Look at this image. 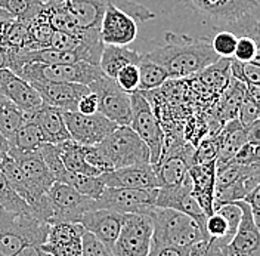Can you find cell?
Segmentation results:
<instances>
[{
	"label": "cell",
	"mask_w": 260,
	"mask_h": 256,
	"mask_svg": "<svg viewBox=\"0 0 260 256\" xmlns=\"http://www.w3.org/2000/svg\"><path fill=\"white\" fill-rule=\"evenodd\" d=\"M166 43L161 48L146 52L145 55L154 63L161 65L170 79H183L201 73L220 58L213 52L210 37L192 39L185 34L166 33Z\"/></svg>",
	"instance_id": "obj_1"
},
{
	"label": "cell",
	"mask_w": 260,
	"mask_h": 256,
	"mask_svg": "<svg viewBox=\"0 0 260 256\" xmlns=\"http://www.w3.org/2000/svg\"><path fill=\"white\" fill-rule=\"evenodd\" d=\"M123 216V213L107 209H90L83 215L80 225L111 250L120 234Z\"/></svg>",
	"instance_id": "obj_21"
},
{
	"label": "cell",
	"mask_w": 260,
	"mask_h": 256,
	"mask_svg": "<svg viewBox=\"0 0 260 256\" xmlns=\"http://www.w3.org/2000/svg\"><path fill=\"white\" fill-rule=\"evenodd\" d=\"M241 209V222L225 247L216 256H260V230L256 225L247 203L237 202Z\"/></svg>",
	"instance_id": "obj_17"
},
{
	"label": "cell",
	"mask_w": 260,
	"mask_h": 256,
	"mask_svg": "<svg viewBox=\"0 0 260 256\" xmlns=\"http://www.w3.org/2000/svg\"><path fill=\"white\" fill-rule=\"evenodd\" d=\"M27 116L21 111L11 101L0 95V133L8 139L14 138L16 130L25 122Z\"/></svg>",
	"instance_id": "obj_33"
},
{
	"label": "cell",
	"mask_w": 260,
	"mask_h": 256,
	"mask_svg": "<svg viewBox=\"0 0 260 256\" xmlns=\"http://www.w3.org/2000/svg\"><path fill=\"white\" fill-rule=\"evenodd\" d=\"M257 187H260V163L247 166L232 185H229L223 191L214 194V205L241 202L247 194H250Z\"/></svg>",
	"instance_id": "obj_25"
},
{
	"label": "cell",
	"mask_w": 260,
	"mask_h": 256,
	"mask_svg": "<svg viewBox=\"0 0 260 256\" xmlns=\"http://www.w3.org/2000/svg\"><path fill=\"white\" fill-rule=\"evenodd\" d=\"M14 18L9 15L5 9H2L0 8V22H8V21H12Z\"/></svg>",
	"instance_id": "obj_60"
},
{
	"label": "cell",
	"mask_w": 260,
	"mask_h": 256,
	"mask_svg": "<svg viewBox=\"0 0 260 256\" xmlns=\"http://www.w3.org/2000/svg\"><path fill=\"white\" fill-rule=\"evenodd\" d=\"M219 136V153L216 157V166L225 164L226 161L234 159V156L241 150L244 144H247L245 129L240 125L237 119L228 122Z\"/></svg>",
	"instance_id": "obj_27"
},
{
	"label": "cell",
	"mask_w": 260,
	"mask_h": 256,
	"mask_svg": "<svg viewBox=\"0 0 260 256\" xmlns=\"http://www.w3.org/2000/svg\"><path fill=\"white\" fill-rule=\"evenodd\" d=\"M191 192H192V184H191V179L188 175L186 181L178 187H169V188L161 187V188H158L157 198H155V206L157 208L173 209V210L182 212L185 215H189L198 224L206 228L207 216L198 206L197 200L192 197Z\"/></svg>",
	"instance_id": "obj_19"
},
{
	"label": "cell",
	"mask_w": 260,
	"mask_h": 256,
	"mask_svg": "<svg viewBox=\"0 0 260 256\" xmlns=\"http://www.w3.org/2000/svg\"><path fill=\"white\" fill-rule=\"evenodd\" d=\"M114 80H115L117 86L121 91H124L129 95L138 92L139 91V70H138V65L130 64L123 67L117 73Z\"/></svg>",
	"instance_id": "obj_45"
},
{
	"label": "cell",
	"mask_w": 260,
	"mask_h": 256,
	"mask_svg": "<svg viewBox=\"0 0 260 256\" xmlns=\"http://www.w3.org/2000/svg\"><path fill=\"white\" fill-rule=\"evenodd\" d=\"M43 0H0V8L5 9L14 19L30 22L42 14Z\"/></svg>",
	"instance_id": "obj_34"
},
{
	"label": "cell",
	"mask_w": 260,
	"mask_h": 256,
	"mask_svg": "<svg viewBox=\"0 0 260 256\" xmlns=\"http://www.w3.org/2000/svg\"><path fill=\"white\" fill-rule=\"evenodd\" d=\"M148 256H194L192 246H151Z\"/></svg>",
	"instance_id": "obj_52"
},
{
	"label": "cell",
	"mask_w": 260,
	"mask_h": 256,
	"mask_svg": "<svg viewBox=\"0 0 260 256\" xmlns=\"http://www.w3.org/2000/svg\"><path fill=\"white\" fill-rule=\"evenodd\" d=\"M244 203L248 205V208L251 210V216L254 219V222L257 226H260V187L254 188L250 194H247L244 197V200H241Z\"/></svg>",
	"instance_id": "obj_53"
},
{
	"label": "cell",
	"mask_w": 260,
	"mask_h": 256,
	"mask_svg": "<svg viewBox=\"0 0 260 256\" xmlns=\"http://www.w3.org/2000/svg\"><path fill=\"white\" fill-rule=\"evenodd\" d=\"M155 190H129V188H110L105 187L96 200H93V209H107L117 213H138L149 215L155 206Z\"/></svg>",
	"instance_id": "obj_11"
},
{
	"label": "cell",
	"mask_w": 260,
	"mask_h": 256,
	"mask_svg": "<svg viewBox=\"0 0 260 256\" xmlns=\"http://www.w3.org/2000/svg\"><path fill=\"white\" fill-rule=\"evenodd\" d=\"M244 96H245V84L243 81L235 80L231 77V81L225 88V94H223L220 107H219V116L222 120H225L228 123V122L237 119L238 108L243 102Z\"/></svg>",
	"instance_id": "obj_32"
},
{
	"label": "cell",
	"mask_w": 260,
	"mask_h": 256,
	"mask_svg": "<svg viewBox=\"0 0 260 256\" xmlns=\"http://www.w3.org/2000/svg\"><path fill=\"white\" fill-rule=\"evenodd\" d=\"M86 230L80 224L55 222L49 225L48 237L43 244H62L73 240H81Z\"/></svg>",
	"instance_id": "obj_37"
},
{
	"label": "cell",
	"mask_w": 260,
	"mask_h": 256,
	"mask_svg": "<svg viewBox=\"0 0 260 256\" xmlns=\"http://www.w3.org/2000/svg\"><path fill=\"white\" fill-rule=\"evenodd\" d=\"M188 175L192 184V197L197 200L198 206L204 212L206 216L213 213L214 205V175H216V163H197L188 170Z\"/></svg>",
	"instance_id": "obj_22"
},
{
	"label": "cell",
	"mask_w": 260,
	"mask_h": 256,
	"mask_svg": "<svg viewBox=\"0 0 260 256\" xmlns=\"http://www.w3.org/2000/svg\"><path fill=\"white\" fill-rule=\"evenodd\" d=\"M31 88L40 95L45 105L59 111H77V105L83 96L90 92L89 86L77 83L58 81H31Z\"/></svg>",
	"instance_id": "obj_16"
},
{
	"label": "cell",
	"mask_w": 260,
	"mask_h": 256,
	"mask_svg": "<svg viewBox=\"0 0 260 256\" xmlns=\"http://www.w3.org/2000/svg\"><path fill=\"white\" fill-rule=\"evenodd\" d=\"M139 60H141V52L132 50L127 46L104 45L101 58H99V68L105 76L115 79L117 73L123 67L130 64L138 65Z\"/></svg>",
	"instance_id": "obj_26"
},
{
	"label": "cell",
	"mask_w": 260,
	"mask_h": 256,
	"mask_svg": "<svg viewBox=\"0 0 260 256\" xmlns=\"http://www.w3.org/2000/svg\"><path fill=\"white\" fill-rule=\"evenodd\" d=\"M192 2H195V0H179V3H182V5H185L186 8L192 3Z\"/></svg>",
	"instance_id": "obj_62"
},
{
	"label": "cell",
	"mask_w": 260,
	"mask_h": 256,
	"mask_svg": "<svg viewBox=\"0 0 260 256\" xmlns=\"http://www.w3.org/2000/svg\"><path fill=\"white\" fill-rule=\"evenodd\" d=\"M61 2H64L65 5H70V2H71V0H61Z\"/></svg>",
	"instance_id": "obj_63"
},
{
	"label": "cell",
	"mask_w": 260,
	"mask_h": 256,
	"mask_svg": "<svg viewBox=\"0 0 260 256\" xmlns=\"http://www.w3.org/2000/svg\"><path fill=\"white\" fill-rule=\"evenodd\" d=\"M62 117L70 139L86 147L101 144L117 128L115 123L101 112L80 114L79 111H62Z\"/></svg>",
	"instance_id": "obj_13"
},
{
	"label": "cell",
	"mask_w": 260,
	"mask_h": 256,
	"mask_svg": "<svg viewBox=\"0 0 260 256\" xmlns=\"http://www.w3.org/2000/svg\"><path fill=\"white\" fill-rule=\"evenodd\" d=\"M67 185L73 187L76 191L80 192L81 195L93 198V200H96L105 188L99 176L76 175V174H70V179Z\"/></svg>",
	"instance_id": "obj_39"
},
{
	"label": "cell",
	"mask_w": 260,
	"mask_h": 256,
	"mask_svg": "<svg viewBox=\"0 0 260 256\" xmlns=\"http://www.w3.org/2000/svg\"><path fill=\"white\" fill-rule=\"evenodd\" d=\"M188 8L216 30L232 27L259 39V0H195Z\"/></svg>",
	"instance_id": "obj_2"
},
{
	"label": "cell",
	"mask_w": 260,
	"mask_h": 256,
	"mask_svg": "<svg viewBox=\"0 0 260 256\" xmlns=\"http://www.w3.org/2000/svg\"><path fill=\"white\" fill-rule=\"evenodd\" d=\"M14 74L27 83L31 81H58V83H77L89 86L104 73L98 65L87 63L76 64H27L19 67Z\"/></svg>",
	"instance_id": "obj_7"
},
{
	"label": "cell",
	"mask_w": 260,
	"mask_h": 256,
	"mask_svg": "<svg viewBox=\"0 0 260 256\" xmlns=\"http://www.w3.org/2000/svg\"><path fill=\"white\" fill-rule=\"evenodd\" d=\"M102 184L110 188H129V190H155L158 182L151 163L136 164L129 167L114 169L99 175Z\"/></svg>",
	"instance_id": "obj_20"
},
{
	"label": "cell",
	"mask_w": 260,
	"mask_h": 256,
	"mask_svg": "<svg viewBox=\"0 0 260 256\" xmlns=\"http://www.w3.org/2000/svg\"><path fill=\"white\" fill-rule=\"evenodd\" d=\"M152 243L149 215L124 213L120 234L114 243L113 256H148Z\"/></svg>",
	"instance_id": "obj_9"
},
{
	"label": "cell",
	"mask_w": 260,
	"mask_h": 256,
	"mask_svg": "<svg viewBox=\"0 0 260 256\" xmlns=\"http://www.w3.org/2000/svg\"><path fill=\"white\" fill-rule=\"evenodd\" d=\"M49 225L31 215L0 209V256H14L27 246H42Z\"/></svg>",
	"instance_id": "obj_4"
},
{
	"label": "cell",
	"mask_w": 260,
	"mask_h": 256,
	"mask_svg": "<svg viewBox=\"0 0 260 256\" xmlns=\"http://www.w3.org/2000/svg\"><path fill=\"white\" fill-rule=\"evenodd\" d=\"M42 14L48 19L49 24L52 25V29L55 32H64L68 34H76V36L83 34V32H80V29L77 27L76 21L70 14L68 6L61 0L45 2Z\"/></svg>",
	"instance_id": "obj_29"
},
{
	"label": "cell",
	"mask_w": 260,
	"mask_h": 256,
	"mask_svg": "<svg viewBox=\"0 0 260 256\" xmlns=\"http://www.w3.org/2000/svg\"><path fill=\"white\" fill-rule=\"evenodd\" d=\"M98 147L113 170L151 163L148 147L130 126H117Z\"/></svg>",
	"instance_id": "obj_5"
},
{
	"label": "cell",
	"mask_w": 260,
	"mask_h": 256,
	"mask_svg": "<svg viewBox=\"0 0 260 256\" xmlns=\"http://www.w3.org/2000/svg\"><path fill=\"white\" fill-rule=\"evenodd\" d=\"M259 150L260 147H256V145H251V144H244L241 147V150L234 156V159H231V160H234L235 163H238V164H241V166H251V164H256V163H259L260 157H259Z\"/></svg>",
	"instance_id": "obj_51"
},
{
	"label": "cell",
	"mask_w": 260,
	"mask_h": 256,
	"mask_svg": "<svg viewBox=\"0 0 260 256\" xmlns=\"http://www.w3.org/2000/svg\"><path fill=\"white\" fill-rule=\"evenodd\" d=\"M81 249H83V256H113L111 250L107 246H104L93 234L87 231L83 234Z\"/></svg>",
	"instance_id": "obj_50"
},
{
	"label": "cell",
	"mask_w": 260,
	"mask_h": 256,
	"mask_svg": "<svg viewBox=\"0 0 260 256\" xmlns=\"http://www.w3.org/2000/svg\"><path fill=\"white\" fill-rule=\"evenodd\" d=\"M27 117L31 119L32 122L40 128L46 143L49 144L56 145L70 139V133L65 128L62 111L43 104L39 110H36Z\"/></svg>",
	"instance_id": "obj_24"
},
{
	"label": "cell",
	"mask_w": 260,
	"mask_h": 256,
	"mask_svg": "<svg viewBox=\"0 0 260 256\" xmlns=\"http://www.w3.org/2000/svg\"><path fill=\"white\" fill-rule=\"evenodd\" d=\"M14 256H50L46 253L40 246H27L24 249H21L19 252H16Z\"/></svg>",
	"instance_id": "obj_56"
},
{
	"label": "cell",
	"mask_w": 260,
	"mask_h": 256,
	"mask_svg": "<svg viewBox=\"0 0 260 256\" xmlns=\"http://www.w3.org/2000/svg\"><path fill=\"white\" fill-rule=\"evenodd\" d=\"M138 70H139V91L141 92L154 91L170 79L166 68L151 61L145 53H141Z\"/></svg>",
	"instance_id": "obj_31"
},
{
	"label": "cell",
	"mask_w": 260,
	"mask_h": 256,
	"mask_svg": "<svg viewBox=\"0 0 260 256\" xmlns=\"http://www.w3.org/2000/svg\"><path fill=\"white\" fill-rule=\"evenodd\" d=\"M130 104L132 119L129 126L145 143L149 150V161L151 164H155L160 160L166 147V133L162 130L161 123L157 114L152 111L151 104L148 102V98L144 95V92L138 91L132 94Z\"/></svg>",
	"instance_id": "obj_6"
},
{
	"label": "cell",
	"mask_w": 260,
	"mask_h": 256,
	"mask_svg": "<svg viewBox=\"0 0 260 256\" xmlns=\"http://www.w3.org/2000/svg\"><path fill=\"white\" fill-rule=\"evenodd\" d=\"M9 21L8 22H0V48H5V33H6V27H8Z\"/></svg>",
	"instance_id": "obj_59"
},
{
	"label": "cell",
	"mask_w": 260,
	"mask_h": 256,
	"mask_svg": "<svg viewBox=\"0 0 260 256\" xmlns=\"http://www.w3.org/2000/svg\"><path fill=\"white\" fill-rule=\"evenodd\" d=\"M245 95L254 102H260V84H245Z\"/></svg>",
	"instance_id": "obj_57"
},
{
	"label": "cell",
	"mask_w": 260,
	"mask_h": 256,
	"mask_svg": "<svg viewBox=\"0 0 260 256\" xmlns=\"http://www.w3.org/2000/svg\"><path fill=\"white\" fill-rule=\"evenodd\" d=\"M113 0L102 16L99 37L104 45L110 46H127L138 36V25L132 16L123 9L117 8Z\"/></svg>",
	"instance_id": "obj_15"
},
{
	"label": "cell",
	"mask_w": 260,
	"mask_h": 256,
	"mask_svg": "<svg viewBox=\"0 0 260 256\" xmlns=\"http://www.w3.org/2000/svg\"><path fill=\"white\" fill-rule=\"evenodd\" d=\"M229 71L232 74V79L243 81L244 84H260V64L257 61L240 63L231 58Z\"/></svg>",
	"instance_id": "obj_41"
},
{
	"label": "cell",
	"mask_w": 260,
	"mask_h": 256,
	"mask_svg": "<svg viewBox=\"0 0 260 256\" xmlns=\"http://www.w3.org/2000/svg\"><path fill=\"white\" fill-rule=\"evenodd\" d=\"M53 32L55 30L52 29L48 19L43 14H40L37 18H34L28 22V42H27L25 49L36 50V49L49 48Z\"/></svg>",
	"instance_id": "obj_36"
},
{
	"label": "cell",
	"mask_w": 260,
	"mask_h": 256,
	"mask_svg": "<svg viewBox=\"0 0 260 256\" xmlns=\"http://www.w3.org/2000/svg\"><path fill=\"white\" fill-rule=\"evenodd\" d=\"M56 148H58L64 167L70 174L86 176L102 175L98 169L86 161L84 154H83V145L74 143L73 139H67L61 144H56Z\"/></svg>",
	"instance_id": "obj_28"
},
{
	"label": "cell",
	"mask_w": 260,
	"mask_h": 256,
	"mask_svg": "<svg viewBox=\"0 0 260 256\" xmlns=\"http://www.w3.org/2000/svg\"><path fill=\"white\" fill-rule=\"evenodd\" d=\"M9 156L15 160L18 167L21 169L22 175L25 178V182L30 191L28 205L32 209L39 203V200L49 191V188L55 184V179L46 167L39 150L36 151L9 150Z\"/></svg>",
	"instance_id": "obj_14"
},
{
	"label": "cell",
	"mask_w": 260,
	"mask_h": 256,
	"mask_svg": "<svg viewBox=\"0 0 260 256\" xmlns=\"http://www.w3.org/2000/svg\"><path fill=\"white\" fill-rule=\"evenodd\" d=\"M260 122H254L251 126L245 129V138H247V143L251 145H256L260 147Z\"/></svg>",
	"instance_id": "obj_55"
},
{
	"label": "cell",
	"mask_w": 260,
	"mask_h": 256,
	"mask_svg": "<svg viewBox=\"0 0 260 256\" xmlns=\"http://www.w3.org/2000/svg\"><path fill=\"white\" fill-rule=\"evenodd\" d=\"M28 42V22L12 19L9 21L5 33V48L25 49Z\"/></svg>",
	"instance_id": "obj_42"
},
{
	"label": "cell",
	"mask_w": 260,
	"mask_h": 256,
	"mask_svg": "<svg viewBox=\"0 0 260 256\" xmlns=\"http://www.w3.org/2000/svg\"><path fill=\"white\" fill-rule=\"evenodd\" d=\"M152 221L151 246H192L201 240H207L206 228L194 218L173 209L154 206L149 212Z\"/></svg>",
	"instance_id": "obj_3"
},
{
	"label": "cell",
	"mask_w": 260,
	"mask_h": 256,
	"mask_svg": "<svg viewBox=\"0 0 260 256\" xmlns=\"http://www.w3.org/2000/svg\"><path fill=\"white\" fill-rule=\"evenodd\" d=\"M0 209H5L12 213L34 216L31 206L9 185L2 170H0Z\"/></svg>",
	"instance_id": "obj_35"
},
{
	"label": "cell",
	"mask_w": 260,
	"mask_h": 256,
	"mask_svg": "<svg viewBox=\"0 0 260 256\" xmlns=\"http://www.w3.org/2000/svg\"><path fill=\"white\" fill-rule=\"evenodd\" d=\"M40 247L50 256H83L81 240H73L62 244H42Z\"/></svg>",
	"instance_id": "obj_49"
},
{
	"label": "cell",
	"mask_w": 260,
	"mask_h": 256,
	"mask_svg": "<svg viewBox=\"0 0 260 256\" xmlns=\"http://www.w3.org/2000/svg\"><path fill=\"white\" fill-rule=\"evenodd\" d=\"M113 0H71L68 11L80 32H99L107 6Z\"/></svg>",
	"instance_id": "obj_23"
},
{
	"label": "cell",
	"mask_w": 260,
	"mask_h": 256,
	"mask_svg": "<svg viewBox=\"0 0 260 256\" xmlns=\"http://www.w3.org/2000/svg\"><path fill=\"white\" fill-rule=\"evenodd\" d=\"M9 153V143H8V139L0 133V159L3 157V156H6Z\"/></svg>",
	"instance_id": "obj_58"
},
{
	"label": "cell",
	"mask_w": 260,
	"mask_h": 256,
	"mask_svg": "<svg viewBox=\"0 0 260 256\" xmlns=\"http://www.w3.org/2000/svg\"><path fill=\"white\" fill-rule=\"evenodd\" d=\"M247 166H241L234 160L226 161L225 164L216 166V175H214V194L223 191L229 185H232L237 178L243 174Z\"/></svg>",
	"instance_id": "obj_40"
},
{
	"label": "cell",
	"mask_w": 260,
	"mask_h": 256,
	"mask_svg": "<svg viewBox=\"0 0 260 256\" xmlns=\"http://www.w3.org/2000/svg\"><path fill=\"white\" fill-rule=\"evenodd\" d=\"M46 143L40 128L32 122L31 119H25L21 128L16 130L14 138L9 141V150L18 151H36Z\"/></svg>",
	"instance_id": "obj_30"
},
{
	"label": "cell",
	"mask_w": 260,
	"mask_h": 256,
	"mask_svg": "<svg viewBox=\"0 0 260 256\" xmlns=\"http://www.w3.org/2000/svg\"><path fill=\"white\" fill-rule=\"evenodd\" d=\"M0 95L11 101L25 116H30L43 105L42 98L31 84L8 68H0Z\"/></svg>",
	"instance_id": "obj_18"
},
{
	"label": "cell",
	"mask_w": 260,
	"mask_h": 256,
	"mask_svg": "<svg viewBox=\"0 0 260 256\" xmlns=\"http://www.w3.org/2000/svg\"><path fill=\"white\" fill-rule=\"evenodd\" d=\"M6 50L8 49L0 48V68H6Z\"/></svg>",
	"instance_id": "obj_61"
},
{
	"label": "cell",
	"mask_w": 260,
	"mask_h": 256,
	"mask_svg": "<svg viewBox=\"0 0 260 256\" xmlns=\"http://www.w3.org/2000/svg\"><path fill=\"white\" fill-rule=\"evenodd\" d=\"M77 111L80 114H95V112H98V98L92 91L87 92L79 101Z\"/></svg>",
	"instance_id": "obj_54"
},
{
	"label": "cell",
	"mask_w": 260,
	"mask_h": 256,
	"mask_svg": "<svg viewBox=\"0 0 260 256\" xmlns=\"http://www.w3.org/2000/svg\"><path fill=\"white\" fill-rule=\"evenodd\" d=\"M219 153V136H213L209 139L201 141V144L197 147L192 154V164L197 163H207V161H216Z\"/></svg>",
	"instance_id": "obj_46"
},
{
	"label": "cell",
	"mask_w": 260,
	"mask_h": 256,
	"mask_svg": "<svg viewBox=\"0 0 260 256\" xmlns=\"http://www.w3.org/2000/svg\"><path fill=\"white\" fill-rule=\"evenodd\" d=\"M89 89L98 98V112L117 126H129L132 119L130 95L121 91L114 79L102 74L89 84Z\"/></svg>",
	"instance_id": "obj_10"
},
{
	"label": "cell",
	"mask_w": 260,
	"mask_h": 256,
	"mask_svg": "<svg viewBox=\"0 0 260 256\" xmlns=\"http://www.w3.org/2000/svg\"><path fill=\"white\" fill-rule=\"evenodd\" d=\"M84 36L86 32L83 33L81 36H76V34H68L64 32H53L49 48L56 49V50H74L80 46L81 43L84 42Z\"/></svg>",
	"instance_id": "obj_47"
},
{
	"label": "cell",
	"mask_w": 260,
	"mask_h": 256,
	"mask_svg": "<svg viewBox=\"0 0 260 256\" xmlns=\"http://www.w3.org/2000/svg\"><path fill=\"white\" fill-rule=\"evenodd\" d=\"M234 60L240 63H251L257 61L259 63V46L257 40L250 37V36H241L237 40V46L234 52Z\"/></svg>",
	"instance_id": "obj_44"
},
{
	"label": "cell",
	"mask_w": 260,
	"mask_h": 256,
	"mask_svg": "<svg viewBox=\"0 0 260 256\" xmlns=\"http://www.w3.org/2000/svg\"><path fill=\"white\" fill-rule=\"evenodd\" d=\"M237 34L229 30H219L213 37H210V46L213 52L223 60H231L234 56L237 46Z\"/></svg>",
	"instance_id": "obj_43"
},
{
	"label": "cell",
	"mask_w": 260,
	"mask_h": 256,
	"mask_svg": "<svg viewBox=\"0 0 260 256\" xmlns=\"http://www.w3.org/2000/svg\"><path fill=\"white\" fill-rule=\"evenodd\" d=\"M46 197L49 205V225L55 222L80 224L83 215L93 209V198L81 195L73 187L62 182H55L49 188Z\"/></svg>",
	"instance_id": "obj_8"
},
{
	"label": "cell",
	"mask_w": 260,
	"mask_h": 256,
	"mask_svg": "<svg viewBox=\"0 0 260 256\" xmlns=\"http://www.w3.org/2000/svg\"><path fill=\"white\" fill-rule=\"evenodd\" d=\"M241 222V209L238 203L214 205L213 213L207 216L206 234H207V253L206 256H216L235 236Z\"/></svg>",
	"instance_id": "obj_12"
},
{
	"label": "cell",
	"mask_w": 260,
	"mask_h": 256,
	"mask_svg": "<svg viewBox=\"0 0 260 256\" xmlns=\"http://www.w3.org/2000/svg\"><path fill=\"white\" fill-rule=\"evenodd\" d=\"M40 154H42V159L45 161L46 167L49 169V172L52 174L55 182H62V184H68V179H70V172L67 170L62 164V160L59 157V153H58V148L55 144H49L45 143L39 148Z\"/></svg>",
	"instance_id": "obj_38"
},
{
	"label": "cell",
	"mask_w": 260,
	"mask_h": 256,
	"mask_svg": "<svg viewBox=\"0 0 260 256\" xmlns=\"http://www.w3.org/2000/svg\"><path fill=\"white\" fill-rule=\"evenodd\" d=\"M259 104L254 102L253 99H250L248 96H244L243 102L238 108V114H237V120L240 122V125L244 129H247L248 126H251L254 122L259 120Z\"/></svg>",
	"instance_id": "obj_48"
}]
</instances>
